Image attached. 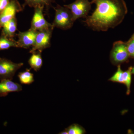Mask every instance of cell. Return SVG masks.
Wrapping results in <instances>:
<instances>
[{"label":"cell","mask_w":134,"mask_h":134,"mask_svg":"<svg viewBox=\"0 0 134 134\" xmlns=\"http://www.w3.org/2000/svg\"><path fill=\"white\" fill-rule=\"evenodd\" d=\"M96 8L92 14L83 21L93 30L105 31L121 23L127 12L123 0H91Z\"/></svg>","instance_id":"1"},{"label":"cell","mask_w":134,"mask_h":134,"mask_svg":"<svg viewBox=\"0 0 134 134\" xmlns=\"http://www.w3.org/2000/svg\"><path fill=\"white\" fill-rule=\"evenodd\" d=\"M59 134H68V132H67V130H66V129L65 130H63L62 132H60Z\"/></svg>","instance_id":"21"},{"label":"cell","mask_w":134,"mask_h":134,"mask_svg":"<svg viewBox=\"0 0 134 134\" xmlns=\"http://www.w3.org/2000/svg\"><path fill=\"white\" fill-rule=\"evenodd\" d=\"M38 31L31 29L26 31L19 32L17 36L18 41H17L18 48L28 49L34 45Z\"/></svg>","instance_id":"9"},{"label":"cell","mask_w":134,"mask_h":134,"mask_svg":"<svg viewBox=\"0 0 134 134\" xmlns=\"http://www.w3.org/2000/svg\"><path fill=\"white\" fill-rule=\"evenodd\" d=\"M11 47H18L17 41L3 35L0 37V50H7Z\"/></svg>","instance_id":"15"},{"label":"cell","mask_w":134,"mask_h":134,"mask_svg":"<svg viewBox=\"0 0 134 134\" xmlns=\"http://www.w3.org/2000/svg\"><path fill=\"white\" fill-rule=\"evenodd\" d=\"M66 130L68 134H83L85 132L83 128L76 124L70 125Z\"/></svg>","instance_id":"18"},{"label":"cell","mask_w":134,"mask_h":134,"mask_svg":"<svg viewBox=\"0 0 134 134\" xmlns=\"http://www.w3.org/2000/svg\"><path fill=\"white\" fill-rule=\"evenodd\" d=\"M44 9L43 7H37L34 8L30 29L39 31L54 27L52 24L48 23L45 19L43 13Z\"/></svg>","instance_id":"8"},{"label":"cell","mask_w":134,"mask_h":134,"mask_svg":"<svg viewBox=\"0 0 134 134\" xmlns=\"http://www.w3.org/2000/svg\"><path fill=\"white\" fill-rule=\"evenodd\" d=\"M132 67H130L126 71L123 72V84L126 86V93L128 95H129L130 92V87L132 82Z\"/></svg>","instance_id":"16"},{"label":"cell","mask_w":134,"mask_h":134,"mask_svg":"<svg viewBox=\"0 0 134 134\" xmlns=\"http://www.w3.org/2000/svg\"><path fill=\"white\" fill-rule=\"evenodd\" d=\"M30 70L31 69H27L24 72H19L18 77L21 83L29 85L34 81V76Z\"/></svg>","instance_id":"14"},{"label":"cell","mask_w":134,"mask_h":134,"mask_svg":"<svg viewBox=\"0 0 134 134\" xmlns=\"http://www.w3.org/2000/svg\"><path fill=\"white\" fill-rule=\"evenodd\" d=\"M0 82V97L7 96L9 93L21 91L23 88L21 85L12 81L10 79H3Z\"/></svg>","instance_id":"10"},{"label":"cell","mask_w":134,"mask_h":134,"mask_svg":"<svg viewBox=\"0 0 134 134\" xmlns=\"http://www.w3.org/2000/svg\"><path fill=\"white\" fill-rule=\"evenodd\" d=\"M126 43L130 56L134 58V39L131 37Z\"/></svg>","instance_id":"19"},{"label":"cell","mask_w":134,"mask_h":134,"mask_svg":"<svg viewBox=\"0 0 134 134\" xmlns=\"http://www.w3.org/2000/svg\"><path fill=\"white\" fill-rule=\"evenodd\" d=\"M54 27L38 31L34 45L30 53L39 52H42L44 49L49 48L51 46L50 41Z\"/></svg>","instance_id":"5"},{"label":"cell","mask_w":134,"mask_h":134,"mask_svg":"<svg viewBox=\"0 0 134 134\" xmlns=\"http://www.w3.org/2000/svg\"><path fill=\"white\" fill-rule=\"evenodd\" d=\"M132 37L134 39V34L132 36Z\"/></svg>","instance_id":"23"},{"label":"cell","mask_w":134,"mask_h":134,"mask_svg":"<svg viewBox=\"0 0 134 134\" xmlns=\"http://www.w3.org/2000/svg\"><path fill=\"white\" fill-rule=\"evenodd\" d=\"M23 63H15L10 60L0 57V81L12 80L16 71L23 66Z\"/></svg>","instance_id":"6"},{"label":"cell","mask_w":134,"mask_h":134,"mask_svg":"<svg viewBox=\"0 0 134 134\" xmlns=\"http://www.w3.org/2000/svg\"><path fill=\"white\" fill-rule=\"evenodd\" d=\"M17 21L15 17L5 23L2 26L1 35L13 39L17 30Z\"/></svg>","instance_id":"11"},{"label":"cell","mask_w":134,"mask_h":134,"mask_svg":"<svg viewBox=\"0 0 134 134\" xmlns=\"http://www.w3.org/2000/svg\"><path fill=\"white\" fill-rule=\"evenodd\" d=\"M11 0H0V14L4 10Z\"/></svg>","instance_id":"20"},{"label":"cell","mask_w":134,"mask_h":134,"mask_svg":"<svg viewBox=\"0 0 134 134\" xmlns=\"http://www.w3.org/2000/svg\"><path fill=\"white\" fill-rule=\"evenodd\" d=\"M132 74H133L134 75V66L133 68H132Z\"/></svg>","instance_id":"22"},{"label":"cell","mask_w":134,"mask_h":134,"mask_svg":"<svg viewBox=\"0 0 134 134\" xmlns=\"http://www.w3.org/2000/svg\"><path fill=\"white\" fill-rule=\"evenodd\" d=\"M23 9L18 0H11L0 14V29L4 24L15 17L16 13Z\"/></svg>","instance_id":"7"},{"label":"cell","mask_w":134,"mask_h":134,"mask_svg":"<svg viewBox=\"0 0 134 134\" xmlns=\"http://www.w3.org/2000/svg\"><path fill=\"white\" fill-rule=\"evenodd\" d=\"M64 1L66 0H63ZM24 4L23 5L24 8L26 6L35 8L37 7H43L46 8L47 10H49L52 4L55 2V0H24Z\"/></svg>","instance_id":"12"},{"label":"cell","mask_w":134,"mask_h":134,"mask_svg":"<svg viewBox=\"0 0 134 134\" xmlns=\"http://www.w3.org/2000/svg\"><path fill=\"white\" fill-rule=\"evenodd\" d=\"M91 2L88 0H76L64 7L71 11L74 21L81 18H86L91 9Z\"/></svg>","instance_id":"4"},{"label":"cell","mask_w":134,"mask_h":134,"mask_svg":"<svg viewBox=\"0 0 134 134\" xmlns=\"http://www.w3.org/2000/svg\"><path fill=\"white\" fill-rule=\"evenodd\" d=\"M54 9L55 11V15L52 24L54 27L63 30L72 28L75 21L71 11L66 7L59 5H57Z\"/></svg>","instance_id":"2"},{"label":"cell","mask_w":134,"mask_h":134,"mask_svg":"<svg viewBox=\"0 0 134 134\" xmlns=\"http://www.w3.org/2000/svg\"><path fill=\"white\" fill-rule=\"evenodd\" d=\"M130 56L126 43L119 41L114 43L110 53V60L113 64L119 65L126 62Z\"/></svg>","instance_id":"3"},{"label":"cell","mask_w":134,"mask_h":134,"mask_svg":"<svg viewBox=\"0 0 134 134\" xmlns=\"http://www.w3.org/2000/svg\"><path fill=\"white\" fill-rule=\"evenodd\" d=\"M40 52H36L32 53V55L29 60V63L31 68L35 71H38L43 65V59Z\"/></svg>","instance_id":"13"},{"label":"cell","mask_w":134,"mask_h":134,"mask_svg":"<svg viewBox=\"0 0 134 134\" xmlns=\"http://www.w3.org/2000/svg\"><path fill=\"white\" fill-rule=\"evenodd\" d=\"M123 72L121 68L120 65H118L117 71L110 79L109 81L115 82L124 83Z\"/></svg>","instance_id":"17"}]
</instances>
